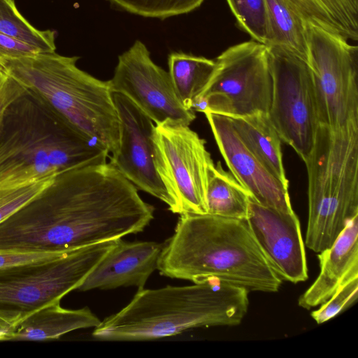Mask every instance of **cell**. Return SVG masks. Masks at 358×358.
<instances>
[{
  "label": "cell",
  "mask_w": 358,
  "mask_h": 358,
  "mask_svg": "<svg viewBox=\"0 0 358 358\" xmlns=\"http://www.w3.org/2000/svg\"><path fill=\"white\" fill-rule=\"evenodd\" d=\"M106 162L59 173L0 223V251L65 252L142 231L154 207Z\"/></svg>",
  "instance_id": "6da1fadb"
},
{
  "label": "cell",
  "mask_w": 358,
  "mask_h": 358,
  "mask_svg": "<svg viewBox=\"0 0 358 358\" xmlns=\"http://www.w3.org/2000/svg\"><path fill=\"white\" fill-rule=\"evenodd\" d=\"M162 275L193 282L215 278L250 291L275 292L282 279L271 266L245 220L183 213L163 244Z\"/></svg>",
  "instance_id": "7a4b0ae2"
},
{
  "label": "cell",
  "mask_w": 358,
  "mask_h": 358,
  "mask_svg": "<svg viewBox=\"0 0 358 358\" xmlns=\"http://www.w3.org/2000/svg\"><path fill=\"white\" fill-rule=\"evenodd\" d=\"M245 288L215 278L191 285L139 288L131 301L92 332L102 341H145L190 329L236 326L247 313Z\"/></svg>",
  "instance_id": "3957f363"
},
{
  "label": "cell",
  "mask_w": 358,
  "mask_h": 358,
  "mask_svg": "<svg viewBox=\"0 0 358 358\" xmlns=\"http://www.w3.org/2000/svg\"><path fill=\"white\" fill-rule=\"evenodd\" d=\"M79 57L55 51L0 61L2 68L62 120L114 155L120 119L109 81L79 69Z\"/></svg>",
  "instance_id": "277c9868"
},
{
  "label": "cell",
  "mask_w": 358,
  "mask_h": 358,
  "mask_svg": "<svg viewBox=\"0 0 358 358\" xmlns=\"http://www.w3.org/2000/svg\"><path fill=\"white\" fill-rule=\"evenodd\" d=\"M108 152L26 92L7 109L0 131V182L26 181L107 162Z\"/></svg>",
  "instance_id": "5b68a950"
},
{
  "label": "cell",
  "mask_w": 358,
  "mask_h": 358,
  "mask_svg": "<svg viewBox=\"0 0 358 358\" xmlns=\"http://www.w3.org/2000/svg\"><path fill=\"white\" fill-rule=\"evenodd\" d=\"M304 162L308 178L305 244L320 253L358 216V121L336 129L320 124Z\"/></svg>",
  "instance_id": "8992f818"
},
{
  "label": "cell",
  "mask_w": 358,
  "mask_h": 358,
  "mask_svg": "<svg viewBox=\"0 0 358 358\" xmlns=\"http://www.w3.org/2000/svg\"><path fill=\"white\" fill-rule=\"evenodd\" d=\"M117 240L72 250L52 260L0 268V321L13 327L78 289Z\"/></svg>",
  "instance_id": "52a82bcc"
},
{
  "label": "cell",
  "mask_w": 358,
  "mask_h": 358,
  "mask_svg": "<svg viewBox=\"0 0 358 358\" xmlns=\"http://www.w3.org/2000/svg\"><path fill=\"white\" fill-rule=\"evenodd\" d=\"M215 62L208 84L193 103L194 112L227 117L268 113L272 79L267 46L245 41L229 47Z\"/></svg>",
  "instance_id": "ba28073f"
},
{
  "label": "cell",
  "mask_w": 358,
  "mask_h": 358,
  "mask_svg": "<svg viewBox=\"0 0 358 358\" xmlns=\"http://www.w3.org/2000/svg\"><path fill=\"white\" fill-rule=\"evenodd\" d=\"M319 124L333 129L358 121V48L342 36L306 25Z\"/></svg>",
  "instance_id": "9c48e42d"
},
{
  "label": "cell",
  "mask_w": 358,
  "mask_h": 358,
  "mask_svg": "<svg viewBox=\"0 0 358 358\" xmlns=\"http://www.w3.org/2000/svg\"><path fill=\"white\" fill-rule=\"evenodd\" d=\"M267 50L272 79L267 115L280 140L304 162L320 125L311 71L306 61L282 48Z\"/></svg>",
  "instance_id": "30bf717a"
},
{
  "label": "cell",
  "mask_w": 358,
  "mask_h": 358,
  "mask_svg": "<svg viewBox=\"0 0 358 358\" xmlns=\"http://www.w3.org/2000/svg\"><path fill=\"white\" fill-rule=\"evenodd\" d=\"M154 159L157 173L178 214H206V189L215 166L206 141L189 126L166 121L155 124Z\"/></svg>",
  "instance_id": "8fae6325"
},
{
  "label": "cell",
  "mask_w": 358,
  "mask_h": 358,
  "mask_svg": "<svg viewBox=\"0 0 358 358\" xmlns=\"http://www.w3.org/2000/svg\"><path fill=\"white\" fill-rule=\"evenodd\" d=\"M108 81L112 92L127 96L155 124L171 121L189 126L196 117L178 97L169 71L152 61L139 40L118 57Z\"/></svg>",
  "instance_id": "7c38bea8"
},
{
  "label": "cell",
  "mask_w": 358,
  "mask_h": 358,
  "mask_svg": "<svg viewBox=\"0 0 358 358\" xmlns=\"http://www.w3.org/2000/svg\"><path fill=\"white\" fill-rule=\"evenodd\" d=\"M112 93L120 119V143L109 163L138 189L162 201L169 210L178 213L155 167L152 141L155 124L127 96Z\"/></svg>",
  "instance_id": "4fadbf2b"
},
{
  "label": "cell",
  "mask_w": 358,
  "mask_h": 358,
  "mask_svg": "<svg viewBox=\"0 0 358 358\" xmlns=\"http://www.w3.org/2000/svg\"><path fill=\"white\" fill-rule=\"evenodd\" d=\"M248 224L271 266L282 280L292 283L308 278L300 222L293 211L284 213L249 198Z\"/></svg>",
  "instance_id": "5bb4252c"
},
{
  "label": "cell",
  "mask_w": 358,
  "mask_h": 358,
  "mask_svg": "<svg viewBox=\"0 0 358 358\" xmlns=\"http://www.w3.org/2000/svg\"><path fill=\"white\" fill-rule=\"evenodd\" d=\"M231 174L259 203L284 213L293 209L288 187L275 178L243 142L231 119L205 113Z\"/></svg>",
  "instance_id": "9a60e30c"
},
{
  "label": "cell",
  "mask_w": 358,
  "mask_h": 358,
  "mask_svg": "<svg viewBox=\"0 0 358 358\" xmlns=\"http://www.w3.org/2000/svg\"><path fill=\"white\" fill-rule=\"evenodd\" d=\"M163 244L153 241L126 242L119 238L78 289L143 288L157 268Z\"/></svg>",
  "instance_id": "2e32d148"
},
{
  "label": "cell",
  "mask_w": 358,
  "mask_h": 358,
  "mask_svg": "<svg viewBox=\"0 0 358 358\" xmlns=\"http://www.w3.org/2000/svg\"><path fill=\"white\" fill-rule=\"evenodd\" d=\"M320 272L299 297L305 309L322 305L347 280L358 276V216L352 219L332 245L318 255Z\"/></svg>",
  "instance_id": "e0dca14e"
},
{
  "label": "cell",
  "mask_w": 358,
  "mask_h": 358,
  "mask_svg": "<svg viewBox=\"0 0 358 358\" xmlns=\"http://www.w3.org/2000/svg\"><path fill=\"white\" fill-rule=\"evenodd\" d=\"M101 320L87 307L66 309L60 301L48 304L15 324L6 341L57 339L70 331L96 327Z\"/></svg>",
  "instance_id": "ac0fdd59"
},
{
  "label": "cell",
  "mask_w": 358,
  "mask_h": 358,
  "mask_svg": "<svg viewBox=\"0 0 358 358\" xmlns=\"http://www.w3.org/2000/svg\"><path fill=\"white\" fill-rule=\"evenodd\" d=\"M229 117L248 148L275 178L288 187L289 181L282 162L281 140L267 113Z\"/></svg>",
  "instance_id": "d6986e66"
},
{
  "label": "cell",
  "mask_w": 358,
  "mask_h": 358,
  "mask_svg": "<svg viewBox=\"0 0 358 358\" xmlns=\"http://www.w3.org/2000/svg\"><path fill=\"white\" fill-rule=\"evenodd\" d=\"M306 22L358 39V0H285Z\"/></svg>",
  "instance_id": "ffe728a7"
},
{
  "label": "cell",
  "mask_w": 358,
  "mask_h": 358,
  "mask_svg": "<svg viewBox=\"0 0 358 358\" xmlns=\"http://www.w3.org/2000/svg\"><path fill=\"white\" fill-rule=\"evenodd\" d=\"M268 43L308 63L307 22L285 1L266 0Z\"/></svg>",
  "instance_id": "44dd1931"
},
{
  "label": "cell",
  "mask_w": 358,
  "mask_h": 358,
  "mask_svg": "<svg viewBox=\"0 0 358 358\" xmlns=\"http://www.w3.org/2000/svg\"><path fill=\"white\" fill-rule=\"evenodd\" d=\"M169 73L182 104L192 109L195 99L208 84L215 67V60L182 52L168 57Z\"/></svg>",
  "instance_id": "7402d4cb"
},
{
  "label": "cell",
  "mask_w": 358,
  "mask_h": 358,
  "mask_svg": "<svg viewBox=\"0 0 358 358\" xmlns=\"http://www.w3.org/2000/svg\"><path fill=\"white\" fill-rule=\"evenodd\" d=\"M250 194L220 162L211 170L206 189L207 213L228 218L245 220Z\"/></svg>",
  "instance_id": "603a6c76"
},
{
  "label": "cell",
  "mask_w": 358,
  "mask_h": 358,
  "mask_svg": "<svg viewBox=\"0 0 358 358\" xmlns=\"http://www.w3.org/2000/svg\"><path fill=\"white\" fill-rule=\"evenodd\" d=\"M0 33L42 52L56 50L55 31L39 30L33 27L20 13L14 0H0Z\"/></svg>",
  "instance_id": "cb8c5ba5"
},
{
  "label": "cell",
  "mask_w": 358,
  "mask_h": 358,
  "mask_svg": "<svg viewBox=\"0 0 358 358\" xmlns=\"http://www.w3.org/2000/svg\"><path fill=\"white\" fill-rule=\"evenodd\" d=\"M57 174L26 181L0 182V223L41 194Z\"/></svg>",
  "instance_id": "d4e9b609"
},
{
  "label": "cell",
  "mask_w": 358,
  "mask_h": 358,
  "mask_svg": "<svg viewBox=\"0 0 358 358\" xmlns=\"http://www.w3.org/2000/svg\"><path fill=\"white\" fill-rule=\"evenodd\" d=\"M238 27L253 41L267 46L268 23L266 0H226Z\"/></svg>",
  "instance_id": "484cf974"
},
{
  "label": "cell",
  "mask_w": 358,
  "mask_h": 358,
  "mask_svg": "<svg viewBox=\"0 0 358 358\" xmlns=\"http://www.w3.org/2000/svg\"><path fill=\"white\" fill-rule=\"evenodd\" d=\"M115 6L145 17L164 20L189 13L205 0H108Z\"/></svg>",
  "instance_id": "4316f807"
},
{
  "label": "cell",
  "mask_w": 358,
  "mask_h": 358,
  "mask_svg": "<svg viewBox=\"0 0 358 358\" xmlns=\"http://www.w3.org/2000/svg\"><path fill=\"white\" fill-rule=\"evenodd\" d=\"M357 297L358 276H355L343 283L320 308L313 311L311 317L320 324L351 306Z\"/></svg>",
  "instance_id": "83f0119b"
},
{
  "label": "cell",
  "mask_w": 358,
  "mask_h": 358,
  "mask_svg": "<svg viewBox=\"0 0 358 358\" xmlns=\"http://www.w3.org/2000/svg\"><path fill=\"white\" fill-rule=\"evenodd\" d=\"M26 92V89L0 65V131L7 109Z\"/></svg>",
  "instance_id": "f1b7e54d"
},
{
  "label": "cell",
  "mask_w": 358,
  "mask_h": 358,
  "mask_svg": "<svg viewBox=\"0 0 358 358\" xmlns=\"http://www.w3.org/2000/svg\"><path fill=\"white\" fill-rule=\"evenodd\" d=\"M67 252L0 251V268L52 260Z\"/></svg>",
  "instance_id": "f546056e"
},
{
  "label": "cell",
  "mask_w": 358,
  "mask_h": 358,
  "mask_svg": "<svg viewBox=\"0 0 358 358\" xmlns=\"http://www.w3.org/2000/svg\"><path fill=\"white\" fill-rule=\"evenodd\" d=\"M42 52L36 47L0 33V61L30 56Z\"/></svg>",
  "instance_id": "4dcf8cb0"
},
{
  "label": "cell",
  "mask_w": 358,
  "mask_h": 358,
  "mask_svg": "<svg viewBox=\"0 0 358 358\" xmlns=\"http://www.w3.org/2000/svg\"><path fill=\"white\" fill-rule=\"evenodd\" d=\"M12 327L13 326L0 321V341H6Z\"/></svg>",
  "instance_id": "1f68e13d"
}]
</instances>
